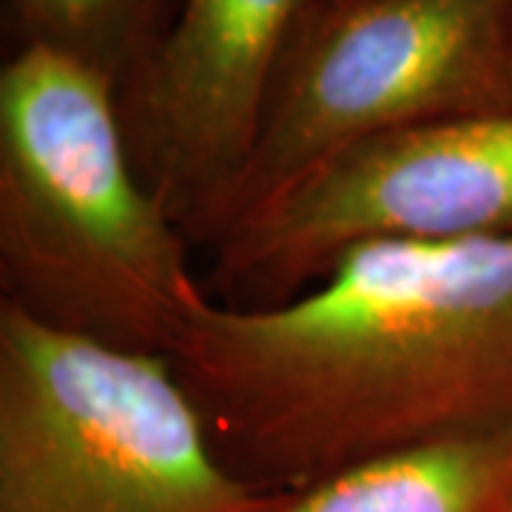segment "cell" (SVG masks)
<instances>
[{"label":"cell","mask_w":512,"mask_h":512,"mask_svg":"<svg viewBox=\"0 0 512 512\" xmlns=\"http://www.w3.org/2000/svg\"><path fill=\"white\" fill-rule=\"evenodd\" d=\"M177 0H3L12 49L43 46L109 77L117 92L146 66Z\"/></svg>","instance_id":"ba28073f"},{"label":"cell","mask_w":512,"mask_h":512,"mask_svg":"<svg viewBox=\"0 0 512 512\" xmlns=\"http://www.w3.org/2000/svg\"><path fill=\"white\" fill-rule=\"evenodd\" d=\"M191 245L137 171L109 77L43 46L12 49L0 69V305L168 356L211 305Z\"/></svg>","instance_id":"7a4b0ae2"},{"label":"cell","mask_w":512,"mask_h":512,"mask_svg":"<svg viewBox=\"0 0 512 512\" xmlns=\"http://www.w3.org/2000/svg\"><path fill=\"white\" fill-rule=\"evenodd\" d=\"M168 362L259 493L512 436V234L367 242L285 302L211 299Z\"/></svg>","instance_id":"6da1fadb"},{"label":"cell","mask_w":512,"mask_h":512,"mask_svg":"<svg viewBox=\"0 0 512 512\" xmlns=\"http://www.w3.org/2000/svg\"><path fill=\"white\" fill-rule=\"evenodd\" d=\"M350 0H177L120 89L128 148L185 237L211 245L293 57Z\"/></svg>","instance_id":"8992f818"},{"label":"cell","mask_w":512,"mask_h":512,"mask_svg":"<svg viewBox=\"0 0 512 512\" xmlns=\"http://www.w3.org/2000/svg\"><path fill=\"white\" fill-rule=\"evenodd\" d=\"M512 234V111L390 131L330 154L228 225L205 288L231 308L285 302L367 242Z\"/></svg>","instance_id":"277c9868"},{"label":"cell","mask_w":512,"mask_h":512,"mask_svg":"<svg viewBox=\"0 0 512 512\" xmlns=\"http://www.w3.org/2000/svg\"><path fill=\"white\" fill-rule=\"evenodd\" d=\"M168 356L0 305V512H259Z\"/></svg>","instance_id":"3957f363"},{"label":"cell","mask_w":512,"mask_h":512,"mask_svg":"<svg viewBox=\"0 0 512 512\" xmlns=\"http://www.w3.org/2000/svg\"><path fill=\"white\" fill-rule=\"evenodd\" d=\"M512 436L407 450L348 467L259 512H481Z\"/></svg>","instance_id":"52a82bcc"},{"label":"cell","mask_w":512,"mask_h":512,"mask_svg":"<svg viewBox=\"0 0 512 512\" xmlns=\"http://www.w3.org/2000/svg\"><path fill=\"white\" fill-rule=\"evenodd\" d=\"M481 512H512V441Z\"/></svg>","instance_id":"9c48e42d"},{"label":"cell","mask_w":512,"mask_h":512,"mask_svg":"<svg viewBox=\"0 0 512 512\" xmlns=\"http://www.w3.org/2000/svg\"><path fill=\"white\" fill-rule=\"evenodd\" d=\"M504 111L512 0H350L282 77L225 228L342 148Z\"/></svg>","instance_id":"5b68a950"}]
</instances>
